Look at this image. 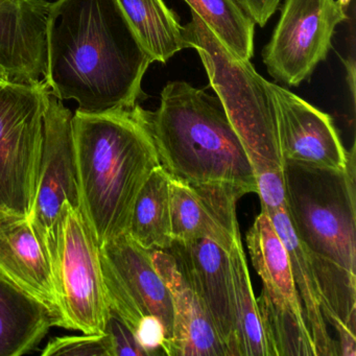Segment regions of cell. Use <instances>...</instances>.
Listing matches in <instances>:
<instances>
[{"label":"cell","mask_w":356,"mask_h":356,"mask_svg":"<svg viewBox=\"0 0 356 356\" xmlns=\"http://www.w3.org/2000/svg\"><path fill=\"white\" fill-rule=\"evenodd\" d=\"M151 56L116 0H57L47 22V74L51 95L74 99L76 111L101 114L133 108Z\"/></svg>","instance_id":"1"},{"label":"cell","mask_w":356,"mask_h":356,"mask_svg":"<svg viewBox=\"0 0 356 356\" xmlns=\"http://www.w3.org/2000/svg\"><path fill=\"white\" fill-rule=\"evenodd\" d=\"M285 209L309 254L329 324L355 331V147L343 170L284 163Z\"/></svg>","instance_id":"2"},{"label":"cell","mask_w":356,"mask_h":356,"mask_svg":"<svg viewBox=\"0 0 356 356\" xmlns=\"http://www.w3.org/2000/svg\"><path fill=\"white\" fill-rule=\"evenodd\" d=\"M80 210L101 247L127 234L141 187L161 165L137 104L101 114L72 116Z\"/></svg>","instance_id":"3"},{"label":"cell","mask_w":356,"mask_h":356,"mask_svg":"<svg viewBox=\"0 0 356 356\" xmlns=\"http://www.w3.org/2000/svg\"><path fill=\"white\" fill-rule=\"evenodd\" d=\"M145 114L160 164L170 178L256 193L251 162L218 97L175 81L162 90L159 108Z\"/></svg>","instance_id":"4"},{"label":"cell","mask_w":356,"mask_h":356,"mask_svg":"<svg viewBox=\"0 0 356 356\" xmlns=\"http://www.w3.org/2000/svg\"><path fill=\"white\" fill-rule=\"evenodd\" d=\"M184 28L187 47L201 57L210 85L243 143L254 176L283 172L276 113L264 80L251 62L229 51L207 24L191 11Z\"/></svg>","instance_id":"5"},{"label":"cell","mask_w":356,"mask_h":356,"mask_svg":"<svg viewBox=\"0 0 356 356\" xmlns=\"http://www.w3.org/2000/svg\"><path fill=\"white\" fill-rule=\"evenodd\" d=\"M60 326L104 334L111 316L97 245L80 208L65 203L47 243Z\"/></svg>","instance_id":"6"},{"label":"cell","mask_w":356,"mask_h":356,"mask_svg":"<svg viewBox=\"0 0 356 356\" xmlns=\"http://www.w3.org/2000/svg\"><path fill=\"white\" fill-rule=\"evenodd\" d=\"M49 95L44 79L0 87V210L32 212Z\"/></svg>","instance_id":"7"},{"label":"cell","mask_w":356,"mask_h":356,"mask_svg":"<svg viewBox=\"0 0 356 356\" xmlns=\"http://www.w3.org/2000/svg\"><path fill=\"white\" fill-rule=\"evenodd\" d=\"M347 18L337 0H284L262 53L268 74L286 86H299L326 60L335 28Z\"/></svg>","instance_id":"8"},{"label":"cell","mask_w":356,"mask_h":356,"mask_svg":"<svg viewBox=\"0 0 356 356\" xmlns=\"http://www.w3.org/2000/svg\"><path fill=\"white\" fill-rule=\"evenodd\" d=\"M99 258L111 312L133 332L145 316L159 318L168 339L165 354L174 327L172 297L149 251L124 234L102 245Z\"/></svg>","instance_id":"9"},{"label":"cell","mask_w":356,"mask_h":356,"mask_svg":"<svg viewBox=\"0 0 356 356\" xmlns=\"http://www.w3.org/2000/svg\"><path fill=\"white\" fill-rule=\"evenodd\" d=\"M72 116L63 101L49 91L36 193L29 216L45 243L64 204L80 208Z\"/></svg>","instance_id":"10"},{"label":"cell","mask_w":356,"mask_h":356,"mask_svg":"<svg viewBox=\"0 0 356 356\" xmlns=\"http://www.w3.org/2000/svg\"><path fill=\"white\" fill-rule=\"evenodd\" d=\"M276 113L279 143L286 161L343 170L348 152L332 118L284 87L266 81Z\"/></svg>","instance_id":"11"},{"label":"cell","mask_w":356,"mask_h":356,"mask_svg":"<svg viewBox=\"0 0 356 356\" xmlns=\"http://www.w3.org/2000/svg\"><path fill=\"white\" fill-rule=\"evenodd\" d=\"M245 189L227 184H187L170 177L174 241H213L229 251L241 238L237 203Z\"/></svg>","instance_id":"12"},{"label":"cell","mask_w":356,"mask_h":356,"mask_svg":"<svg viewBox=\"0 0 356 356\" xmlns=\"http://www.w3.org/2000/svg\"><path fill=\"white\" fill-rule=\"evenodd\" d=\"M0 279L49 308L60 326L49 248L26 214L0 210Z\"/></svg>","instance_id":"13"},{"label":"cell","mask_w":356,"mask_h":356,"mask_svg":"<svg viewBox=\"0 0 356 356\" xmlns=\"http://www.w3.org/2000/svg\"><path fill=\"white\" fill-rule=\"evenodd\" d=\"M166 251L199 296L226 356H237L229 251L207 239L174 241Z\"/></svg>","instance_id":"14"},{"label":"cell","mask_w":356,"mask_h":356,"mask_svg":"<svg viewBox=\"0 0 356 356\" xmlns=\"http://www.w3.org/2000/svg\"><path fill=\"white\" fill-rule=\"evenodd\" d=\"M49 5L45 0H0V70L10 82L44 79Z\"/></svg>","instance_id":"15"},{"label":"cell","mask_w":356,"mask_h":356,"mask_svg":"<svg viewBox=\"0 0 356 356\" xmlns=\"http://www.w3.org/2000/svg\"><path fill=\"white\" fill-rule=\"evenodd\" d=\"M172 302L174 327L165 355L226 356L216 328L199 296L168 251H149Z\"/></svg>","instance_id":"16"},{"label":"cell","mask_w":356,"mask_h":356,"mask_svg":"<svg viewBox=\"0 0 356 356\" xmlns=\"http://www.w3.org/2000/svg\"><path fill=\"white\" fill-rule=\"evenodd\" d=\"M247 243L252 264L261 278V291L276 305L305 320L289 253L266 212H260L254 220L247 233Z\"/></svg>","instance_id":"17"},{"label":"cell","mask_w":356,"mask_h":356,"mask_svg":"<svg viewBox=\"0 0 356 356\" xmlns=\"http://www.w3.org/2000/svg\"><path fill=\"white\" fill-rule=\"evenodd\" d=\"M266 213L270 216L289 253L293 281L316 356H339L337 341L332 339L327 329L322 312L320 287L309 254L296 235L285 207Z\"/></svg>","instance_id":"18"},{"label":"cell","mask_w":356,"mask_h":356,"mask_svg":"<svg viewBox=\"0 0 356 356\" xmlns=\"http://www.w3.org/2000/svg\"><path fill=\"white\" fill-rule=\"evenodd\" d=\"M53 326L49 308L0 279V356L30 353Z\"/></svg>","instance_id":"19"},{"label":"cell","mask_w":356,"mask_h":356,"mask_svg":"<svg viewBox=\"0 0 356 356\" xmlns=\"http://www.w3.org/2000/svg\"><path fill=\"white\" fill-rule=\"evenodd\" d=\"M129 26L154 62L166 63L188 49L184 28L163 0H116Z\"/></svg>","instance_id":"20"},{"label":"cell","mask_w":356,"mask_h":356,"mask_svg":"<svg viewBox=\"0 0 356 356\" xmlns=\"http://www.w3.org/2000/svg\"><path fill=\"white\" fill-rule=\"evenodd\" d=\"M127 234L147 251L170 249L174 243L170 220V176L161 165L141 187Z\"/></svg>","instance_id":"21"},{"label":"cell","mask_w":356,"mask_h":356,"mask_svg":"<svg viewBox=\"0 0 356 356\" xmlns=\"http://www.w3.org/2000/svg\"><path fill=\"white\" fill-rule=\"evenodd\" d=\"M237 356H268L241 237L229 250Z\"/></svg>","instance_id":"22"},{"label":"cell","mask_w":356,"mask_h":356,"mask_svg":"<svg viewBox=\"0 0 356 356\" xmlns=\"http://www.w3.org/2000/svg\"><path fill=\"white\" fill-rule=\"evenodd\" d=\"M229 51L250 61L254 54L255 22L235 0H184Z\"/></svg>","instance_id":"23"},{"label":"cell","mask_w":356,"mask_h":356,"mask_svg":"<svg viewBox=\"0 0 356 356\" xmlns=\"http://www.w3.org/2000/svg\"><path fill=\"white\" fill-rule=\"evenodd\" d=\"M256 302L268 356H316L305 320L276 305L262 291Z\"/></svg>","instance_id":"24"},{"label":"cell","mask_w":356,"mask_h":356,"mask_svg":"<svg viewBox=\"0 0 356 356\" xmlns=\"http://www.w3.org/2000/svg\"><path fill=\"white\" fill-rule=\"evenodd\" d=\"M42 356H110L109 339L104 334L64 335L54 337Z\"/></svg>","instance_id":"25"},{"label":"cell","mask_w":356,"mask_h":356,"mask_svg":"<svg viewBox=\"0 0 356 356\" xmlns=\"http://www.w3.org/2000/svg\"><path fill=\"white\" fill-rule=\"evenodd\" d=\"M105 333L109 339L110 356H147L135 333L112 312Z\"/></svg>","instance_id":"26"},{"label":"cell","mask_w":356,"mask_h":356,"mask_svg":"<svg viewBox=\"0 0 356 356\" xmlns=\"http://www.w3.org/2000/svg\"><path fill=\"white\" fill-rule=\"evenodd\" d=\"M134 333L147 356L164 354L168 339L165 328L159 318L154 316H145L137 325Z\"/></svg>","instance_id":"27"},{"label":"cell","mask_w":356,"mask_h":356,"mask_svg":"<svg viewBox=\"0 0 356 356\" xmlns=\"http://www.w3.org/2000/svg\"><path fill=\"white\" fill-rule=\"evenodd\" d=\"M249 17L264 28L268 20L276 13L282 0H235Z\"/></svg>","instance_id":"28"},{"label":"cell","mask_w":356,"mask_h":356,"mask_svg":"<svg viewBox=\"0 0 356 356\" xmlns=\"http://www.w3.org/2000/svg\"><path fill=\"white\" fill-rule=\"evenodd\" d=\"M348 76L351 79L350 82V87H351L352 97H355V65H354V61L351 62V64L348 63L347 65Z\"/></svg>","instance_id":"29"},{"label":"cell","mask_w":356,"mask_h":356,"mask_svg":"<svg viewBox=\"0 0 356 356\" xmlns=\"http://www.w3.org/2000/svg\"><path fill=\"white\" fill-rule=\"evenodd\" d=\"M7 82H9L7 74L5 72H0V87L3 86Z\"/></svg>","instance_id":"30"},{"label":"cell","mask_w":356,"mask_h":356,"mask_svg":"<svg viewBox=\"0 0 356 356\" xmlns=\"http://www.w3.org/2000/svg\"><path fill=\"white\" fill-rule=\"evenodd\" d=\"M337 1L343 8L348 7V6L350 5V3H351V0H337Z\"/></svg>","instance_id":"31"}]
</instances>
